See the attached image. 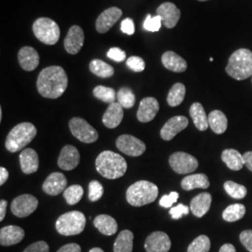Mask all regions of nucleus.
I'll return each instance as SVG.
<instances>
[{"mask_svg":"<svg viewBox=\"0 0 252 252\" xmlns=\"http://www.w3.org/2000/svg\"><path fill=\"white\" fill-rule=\"evenodd\" d=\"M67 83V75L63 67L52 65L39 73L36 81V88L41 96L56 99L66 90Z\"/></svg>","mask_w":252,"mask_h":252,"instance_id":"obj_1","label":"nucleus"},{"mask_svg":"<svg viewBox=\"0 0 252 252\" xmlns=\"http://www.w3.org/2000/svg\"><path fill=\"white\" fill-rule=\"evenodd\" d=\"M95 167L104 178L116 180L126 174L127 162L122 155L110 151H105L100 153L96 158Z\"/></svg>","mask_w":252,"mask_h":252,"instance_id":"obj_2","label":"nucleus"},{"mask_svg":"<svg viewBox=\"0 0 252 252\" xmlns=\"http://www.w3.org/2000/svg\"><path fill=\"white\" fill-rule=\"evenodd\" d=\"M227 74L237 81L252 77V52L248 49L235 51L229 58L226 66Z\"/></svg>","mask_w":252,"mask_h":252,"instance_id":"obj_3","label":"nucleus"},{"mask_svg":"<svg viewBox=\"0 0 252 252\" xmlns=\"http://www.w3.org/2000/svg\"><path fill=\"white\" fill-rule=\"evenodd\" d=\"M159 193L158 187L150 181L140 180L126 190V200L133 207H142L154 202Z\"/></svg>","mask_w":252,"mask_h":252,"instance_id":"obj_4","label":"nucleus"},{"mask_svg":"<svg viewBox=\"0 0 252 252\" xmlns=\"http://www.w3.org/2000/svg\"><path fill=\"white\" fill-rule=\"evenodd\" d=\"M36 128L31 123H22L14 126L6 138V149L9 153H16L36 137Z\"/></svg>","mask_w":252,"mask_h":252,"instance_id":"obj_5","label":"nucleus"},{"mask_svg":"<svg viewBox=\"0 0 252 252\" xmlns=\"http://www.w3.org/2000/svg\"><path fill=\"white\" fill-rule=\"evenodd\" d=\"M86 225V218L80 211L64 213L58 218L55 227L57 232L62 235L69 236L80 234Z\"/></svg>","mask_w":252,"mask_h":252,"instance_id":"obj_6","label":"nucleus"},{"mask_svg":"<svg viewBox=\"0 0 252 252\" xmlns=\"http://www.w3.org/2000/svg\"><path fill=\"white\" fill-rule=\"evenodd\" d=\"M33 32L36 38L46 45H54L60 37L59 26L50 18H38L34 22Z\"/></svg>","mask_w":252,"mask_h":252,"instance_id":"obj_7","label":"nucleus"},{"mask_svg":"<svg viewBox=\"0 0 252 252\" xmlns=\"http://www.w3.org/2000/svg\"><path fill=\"white\" fill-rule=\"evenodd\" d=\"M69 129L72 135L83 143L90 144L98 139L97 131L81 118L71 119L69 121Z\"/></svg>","mask_w":252,"mask_h":252,"instance_id":"obj_8","label":"nucleus"},{"mask_svg":"<svg viewBox=\"0 0 252 252\" xmlns=\"http://www.w3.org/2000/svg\"><path fill=\"white\" fill-rule=\"evenodd\" d=\"M169 164L176 173L188 174L197 169L198 161L189 153L178 152L170 156Z\"/></svg>","mask_w":252,"mask_h":252,"instance_id":"obj_9","label":"nucleus"},{"mask_svg":"<svg viewBox=\"0 0 252 252\" xmlns=\"http://www.w3.org/2000/svg\"><path fill=\"white\" fill-rule=\"evenodd\" d=\"M38 206V200L31 194L19 195L11 203L10 209L13 215L18 218H26L31 215Z\"/></svg>","mask_w":252,"mask_h":252,"instance_id":"obj_10","label":"nucleus"},{"mask_svg":"<svg viewBox=\"0 0 252 252\" xmlns=\"http://www.w3.org/2000/svg\"><path fill=\"white\" fill-rule=\"evenodd\" d=\"M119 151L128 156L137 157L146 151V145L143 141L131 135H123L118 137L116 141Z\"/></svg>","mask_w":252,"mask_h":252,"instance_id":"obj_11","label":"nucleus"},{"mask_svg":"<svg viewBox=\"0 0 252 252\" xmlns=\"http://www.w3.org/2000/svg\"><path fill=\"white\" fill-rule=\"evenodd\" d=\"M170 249V238L163 232H154L145 241V250L147 252H168Z\"/></svg>","mask_w":252,"mask_h":252,"instance_id":"obj_12","label":"nucleus"},{"mask_svg":"<svg viewBox=\"0 0 252 252\" xmlns=\"http://www.w3.org/2000/svg\"><path fill=\"white\" fill-rule=\"evenodd\" d=\"M122 9H119L117 7H111L104 10L95 22L96 30L101 34L108 32V30L117 23L119 19L122 17Z\"/></svg>","mask_w":252,"mask_h":252,"instance_id":"obj_13","label":"nucleus"},{"mask_svg":"<svg viewBox=\"0 0 252 252\" xmlns=\"http://www.w3.org/2000/svg\"><path fill=\"white\" fill-rule=\"evenodd\" d=\"M156 12L162 18V25L169 29L177 26L181 16L180 9L171 2L162 3L158 7Z\"/></svg>","mask_w":252,"mask_h":252,"instance_id":"obj_14","label":"nucleus"},{"mask_svg":"<svg viewBox=\"0 0 252 252\" xmlns=\"http://www.w3.org/2000/svg\"><path fill=\"white\" fill-rule=\"evenodd\" d=\"M84 43V33L81 27L73 26L69 28L64 38L63 46L65 51L70 54H77Z\"/></svg>","mask_w":252,"mask_h":252,"instance_id":"obj_15","label":"nucleus"},{"mask_svg":"<svg viewBox=\"0 0 252 252\" xmlns=\"http://www.w3.org/2000/svg\"><path fill=\"white\" fill-rule=\"evenodd\" d=\"M189 125L188 119L184 116H175L168 120L161 129V137L163 140L169 141L180 132L183 131Z\"/></svg>","mask_w":252,"mask_h":252,"instance_id":"obj_16","label":"nucleus"},{"mask_svg":"<svg viewBox=\"0 0 252 252\" xmlns=\"http://www.w3.org/2000/svg\"><path fill=\"white\" fill-rule=\"evenodd\" d=\"M66 185L67 180L64 175L60 172H54L46 179L42 185V189L47 194L56 196L64 191V189H66Z\"/></svg>","mask_w":252,"mask_h":252,"instance_id":"obj_17","label":"nucleus"},{"mask_svg":"<svg viewBox=\"0 0 252 252\" xmlns=\"http://www.w3.org/2000/svg\"><path fill=\"white\" fill-rule=\"evenodd\" d=\"M79 162H80L79 151L72 145L64 146L58 158L59 167L65 171H70L79 165Z\"/></svg>","mask_w":252,"mask_h":252,"instance_id":"obj_18","label":"nucleus"},{"mask_svg":"<svg viewBox=\"0 0 252 252\" xmlns=\"http://www.w3.org/2000/svg\"><path fill=\"white\" fill-rule=\"evenodd\" d=\"M160 108L159 102L154 97H146L141 100L136 117L141 123H149L157 115Z\"/></svg>","mask_w":252,"mask_h":252,"instance_id":"obj_19","label":"nucleus"},{"mask_svg":"<svg viewBox=\"0 0 252 252\" xmlns=\"http://www.w3.org/2000/svg\"><path fill=\"white\" fill-rule=\"evenodd\" d=\"M18 61L24 70L32 71L39 63V55L34 48L26 46L19 51Z\"/></svg>","mask_w":252,"mask_h":252,"instance_id":"obj_20","label":"nucleus"},{"mask_svg":"<svg viewBox=\"0 0 252 252\" xmlns=\"http://www.w3.org/2000/svg\"><path fill=\"white\" fill-rule=\"evenodd\" d=\"M25 231L21 227L15 225L5 226L0 230L1 246H12L18 244L24 239Z\"/></svg>","mask_w":252,"mask_h":252,"instance_id":"obj_21","label":"nucleus"},{"mask_svg":"<svg viewBox=\"0 0 252 252\" xmlns=\"http://www.w3.org/2000/svg\"><path fill=\"white\" fill-rule=\"evenodd\" d=\"M124 108L118 103L114 102L110 104L103 115V124L109 129L116 128L120 126L124 119Z\"/></svg>","mask_w":252,"mask_h":252,"instance_id":"obj_22","label":"nucleus"},{"mask_svg":"<svg viewBox=\"0 0 252 252\" xmlns=\"http://www.w3.org/2000/svg\"><path fill=\"white\" fill-rule=\"evenodd\" d=\"M20 164L22 171L29 175L37 171L39 166V159L36 151L33 149H26L20 153Z\"/></svg>","mask_w":252,"mask_h":252,"instance_id":"obj_23","label":"nucleus"},{"mask_svg":"<svg viewBox=\"0 0 252 252\" xmlns=\"http://www.w3.org/2000/svg\"><path fill=\"white\" fill-rule=\"evenodd\" d=\"M212 202V197L210 193L203 192L193 197L190 201V211L191 213L197 218L205 216L208 212Z\"/></svg>","mask_w":252,"mask_h":252,"instance_id":"obj_24","label":"nucleus"},{"mask_svg":"<svg viewBox=\"0 0 252 252\" xmlns=\"http://www.w3.org/2000/svg\"><path fill=\"white\" fill-rule=\"evenodd\" d=\"M162 63L163 66L173 72L182 73L187 69V62L179 54L168 51L162 54Z\"/></svg>","mask_w":252,"mask_h":252,"instance_id":"obj_25","label":"nucleus"},{"mask_svg":"<svg viewBox=\"0 0 252 252\" xmlns=\"http://www.w3.org/2000/svg\"><path fill=\"white\" fill-rule=\"evenodd\" d=\"M94 225L101 234L105 235H113L118 230L117 221L111 216L98 215L94 220Z\"/></svg>","mask_w":252,"mask_h":252,"instance_id":"obj_26","label":"nucleus"},{"mask_svg":"<svg viewBox=\"0 0 252 252\" xmlns=\"http://www.w3.org/2000/svg\"><path fill=\"white\" fill-rule=\"evenodd\" d=\"M181 187L185 190L194 189H207L209 187V180L205 174L189 175L181 181Z\"/></svg>","mask_w":252,"mask_h":252,"instance_id":"obj_27","label":"nucleus"},{"mask_svg":"<svg viewBox=\"0 0 252 252\" xmlns=\"http://www.w3.org/2000/svg\"><path fill=\"white\" fill-rule=\"evenodd\" d=\"M221 160L227 165L228 168L234 171H238L243 168L244 158L243 155L234 149H228L223 151L221 154Z\"/></svg>","mask_w":252,"mask_h":252,"instance_id":"obj_28","label":"nucleus"},{"mask_svg":"<svg viewBox=\"0 0 252 252\" xmlns=\"http://www.w3.org/2000/svg\"><path fill=\"white\" fill-rule=\"evenodd\" d=\"M189 115L199 131H206L208 128V117L204 107L200 103H193L189 108Z\"/></svg>","mask_w":252,"mask_h":252,"instance_id":"obj_29","label":"nucleus"},{"mask_svg":"<svg viewBox=\"0 0 252 252\" xmlns=\"http://www.w3.org/2000/svg\"><path fill=\"white\" fill-rule=\"evenodd\" d=\"M208 125L215 134H223L228 126V121L225 114L220 110L211 111L208 115Z\"/></svg>","mask_w":252,"mask_h":252,"instance_id":"obj_30","label":"nucleus"},{"mask_svg":"<svg viewBox=\"0 0 252 252\" xmlns=\"http://www.w3.org/2000/svg\"><path fill=\"white\" fill-rule=\"evenodd\" d=\"M133 241L134 234L129 230H124L118 235L113 251L114 252H133Z\"/></svg>","mask_w":252,"mask_h":252,"instance_id":"obj_31","label":"nucleus"},{"mask_svg":"<svg viewBox=\"0 0 252 252\" xmlns=\"http://www.w3.org/2000/svg\"><path fill=\"white\" fill-rule=\"evenodd\" d=\"M186 87L184 84L178 82L172 86L167 95V103L170 107H178L185 98Z\"/></svg>","mask_w":252,"mask_h":252,"instance_id":"obj_32","label":"nucleus"},{"mask_svg":"<svg viewBox=\"0 0 252 252\" xmlns=\"http://www.w3.org/2000/svg\"><path fill=\"white\" fill-rule=\"evenodd\" d=\"M91 72L100 78H110L114 74V68L108 64V63L99 60V59H94L90 63Z\"/></svg>","mask_w":252,"mask_h":252,"instance_id":"obj_33","label":"nucleus"},{"mask_svg":"<svg viewBox=\"0 0 252 252\" xmlns=\"http://www.w3.org/2000/svg\"><path fill=\"white\" fill-rule=\"evenodd\" d=\"M246 214V207L242 204H234L225 208L222 218L226 221L234 222L241 220Z\"/></svg>","mask_w":252,"mask_h":252,"instance_id":"obj_34","label":"nucleus"},{"mask_svg":"<svg viewBox=\"0 0 252 252\" xmlns=\"http://www.w3.org/2000/svg\"><path fill=\"white\" fill-rule=\"evenodd\" d=\"M118 103L124 108H131L135 103L134 93L128 87L121 88L117 93Z\"/></svg>","mask_w":252,"mask_h":252,"instance_id":"obj_35","label":"nucleus"},{"mask_svg":"<svg viewBox=\"0 0 252 252\" xmlns=\"http://www.w3.org/2000/svg\"><path fill=\"white\" fill-rule=\"evenodd\" d=\"M94 95L97 98L101 100L105 103L108 104H112L115 102L116 99V93L114 89L110 88V87H106V86H96L94 89Z\"/></svg>","mask_w":252,"mask_h":252,"instance_id":"obj_36","label":"nucleus"},{"mask_svg":"<svg viewBox=\"0 0 252 252\" xmlns=\"http://www.w3.org/2000/svg\"><path fill=\"white\" fill-rule=\"evenodd\" d=\"M83 195V188L80 185H72L64 189L63 197L70 206L79 203Z\"/></svg>","mask_w":252,"mask_h":252,"instance_id":"obj_37","label":"nucleus"},{"mask_svg":"<svg viewBox=\"0 0 252 252\" xmlns=\"http://www.w3.org/2000/svg\"><path fill=\"white\" fill-rule=\"evenodd\" d=\"M223 186L226 192L233 198L243 199L247 195L248 191H247V188L244 185L229 180V181H226Z\"/></svg>","mask_w":252,"mask_h":252,"instance_id":"obj_38","label":"nucleus"},{"mask_svg":"<svg viewBox=\"0 0 252 252\" xmlns=\"http://www.w3.org/2000/svg\"><path fill=\"white\" fill-rule=\"evenodd\" d=\"M210 240L207 235H199L189 244L187 252H208L210 250Z\"/></svg>","mask_w":252,"mask_h":252,"instance_id":"obj_39","label":"nucleus"},{"mask_svg":"<svg viewBox=\"0 0 252 252\" xmlns=\"http://www.w3.org/2000/svg\"><path fill=\"white\" fill-rule=\"evenodd\" d=\"M104 193V188L97 180H93L89 183V200L92 202L98 201Z\"/></svg>","mask_w":252,"mask_h":252,"instance_id":"obj_40","label":"nucleus"},{"mask_svg":"<svg viewBox=\"0 0 252 252\" xmlns=\"http://www.w3.org/2000/svg\"><path fill=\"white\" fill-rule=\"evenodd\" d=\"M162 18L159 15H156V16H153V17L151 14H149L145 20L143 27L147 31L158 32L162 27Z\"/></svg>","mask_w":252,"mask_h":252,"instance_id":"obj_41","label":"nucleus"},{"mask_svg":"<svg viewBox=\"0 0 252 252\" xmlns=\"http://www.w3.org/2000/svg\"><path fill=\"white\" fill-rule=\"evenodd\" d=\"M126 64L131 70H133L135 72H141L145 69L144 60L138 56L129 57L126 61Z\"/></svg>","mask_w":252,"mask_h":252,"instance_id":"obj_42","label":"nucleus"},{"mask_svg":"<svg viewBox=\"0 0 252 252\" xmlns=\"http://www.w3.org/2000/svg\"><path fill=\"white\" fill-rule=\"evenodd\" d=\"M180 197V194L177 192V191H172L169 194H166V195H163L159 204L160 206L164 208H169L173 206L174 203H176L178 201V199Z\"/></svg>","mask_w":252,"mask_h":252,"instance_id":"obj_43","label":"nucleus"},{"mask_svg":"<svg viewBox=\"0 0 252 252\" xmlns=\"http://www.w3.org/2000/svg\"><path fill=\"white\" fill-rule=\"evenodd\" d=\"M189 212V208L185 206L180 204L177 207H171L169 210V214L171 215L172 219L174 220H180L183 215H188Z\"/></svg>","mask_w":252,"mask_h":252,"instance_id":"obj_44","label":"nucleus"},{"mask_svg":"<svg viewBox=\"0 0 252 252\" xmlns=\"http://www.w3.org/2000/svg\"><path fill=\"white\" fill-rule=\"evenodd\" d=\"M107 55H108V58H110L111 60L116 61V62H123L124 60H126V53L117 47L110 48L108 50Z\"/></svg>","mask_w":252,"mask_h":252,"instance_id":"obj_45","label":"nucleus"},{"mask_svg":"<svg viewBox=\"0 0 252 252\" xmlns=\"http://www.w3.org/2000/svg\"><path fill=\"white\" fill-rule=\"evenodd\" d=\"M240 241L247 251L252 252V230H246L240 234Z\"/></svg>","mask_w":252,"mask_h":252,"instance_id":"obj_46","label":"nucleus"},{"mask_svg":"<svg viewBox=\"0 0 252 252\" xmlns=\"http://www.w3.org/2000/svg\"><path fill=\"white\" fill-rule=\"evenodd\" d=\"M24 252H49V245L44 241H38L27 247Z\"/></svg>","mask_w":252,"mask_h":252,"instance_id":"obj_47","label":"nucleus"},{"mask_svg":"<svg viewBox=\"0 0 252 252\" xmlns=\"http://www.w3.org/2000/svg\"><path fill=\"white\" fill-rule=\"evenodd\" d=\"M121 30L123 31V33H125L126 35H133L135 33V25H134V21L131 18H126L122 22L121 25Z\"/></svg>","mask_w":252,"mask_h":252,"instance_id":"obj_48","label":"nucleus"},{"mask_svg":"<svg viewBox=\"0 0 252 252\" xmlns=\"http://www.w3.org/2000/svg\"><path fill=\"white\" fill-rule=\"evenodd\" d=\"M57 252H81V249L78 244L70 243L64 245Z\"/></svg>","mask_w":252,"mask_h":252,"instance_id":"obj_49","label":"nucleus"},{"mask_svg":"<svg viewBox=\"0 0 252 252\" xmlns=\"http://www.w3.org/2000/svg\"><path fill=\"white\" fill-rule=\"evenodd\" d=\"M245 165L248 167L250 171L252 172V152H248L243 155Z\"/></svg>","mask_w":252,"mask_h":252,"instance_id":"obj_50","label":"nucleus"},{"mask_svg":"<svg viewBox=\"0 0 252 252\" xmlns=\"http://www.w3.org/2000/svg\"><path fill=\"white\" fill-rule=\"evenodd\" d=\"M9 179V172L5 167H0V185H4V183Z\"/></svg>","mask_w":252,"mask_h":252,"instance_id":"obj_51","label":"nucleus"},{"mask_svg":"<svg viewBox=\"0 0 252 252\" xmlns=\"http://www.w3.org/2000/svg\"><path fill=\"white\" fill-rule=\"evenodd\" d=\"M8 202L6 200L0 201V221H2L6 215V209H7Z\"/></svg>","mask_w":252,"mask_h":252,"instance_id":"obj_52","label":"nucleus"},{"mask_svg":"<svg viewBox=\"0 0 252 252\" xmlns=\"http://www.w3.org/2000/svg\"><path fill=\"white\" fill-rule=\"evenodd\" d=\"M220 252H236V250L232 244H224L220 249Z\"/></svg>","mask_w":252,"mask_h":252,"instance_id":"obj_53","label":"nucleus"},{"mask_svg":"<svg viewBox=\"0 0 252 252\" xmlns=\"http://www.w3.org/2000/svg\"><path fill=\"white\" fill-rule=\"evenodd\" d=\"M104 252V251L101 250L100 248H94V249L90 250V252Z\"/></svg>","mask_w":252,"mask_h":252,"instance_id":"obj_54","label":"nucleus"},{"mask_svg":"<svg viewBox=\"0 0 252 252\" xmlns=\"http://www.w3.org/2000/svg\"><path fill=\"white\" fill-rule=\"evenodd\" d=\"M0 121H2V108H0Z\"/></svg>","mask_w":252,"mask_h":252,"instance_id":"obj_55","label":"nucleus"},{"mask_svg":"<svg viewBox=\"0 0 252 252\" xmlns=\"http://www.w3.org/2000/svg\"><path fill=\"white\" fill-rule=\"evenodd\" d=\"M199 1H207V0H199Z\"/></svg>","mask_w":252,"mask_h":252,"instance_id":"obj_56","label":"nucleus"}]
</instances>
